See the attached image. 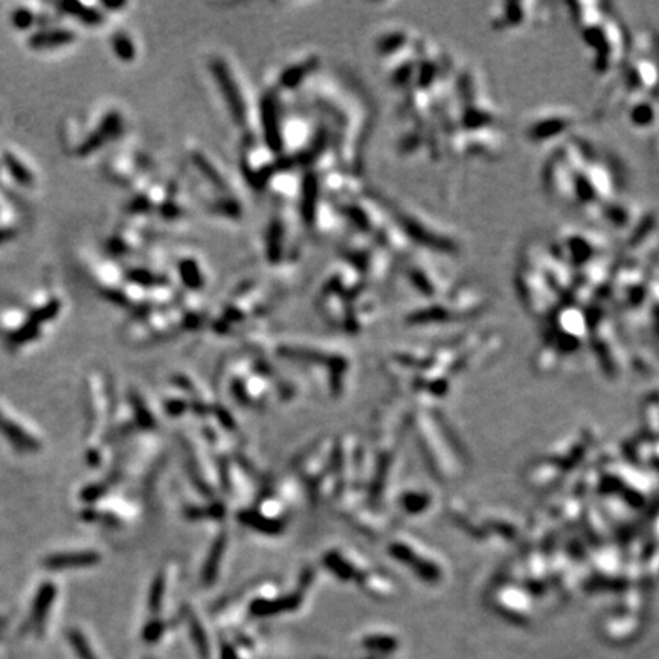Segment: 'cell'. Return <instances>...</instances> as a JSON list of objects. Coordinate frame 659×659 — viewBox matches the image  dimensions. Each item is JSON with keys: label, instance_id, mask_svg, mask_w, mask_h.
<instances>
[{"label": "cell", "instance_id": "cell-1", "mask_svg": "<svg viewBox=\"0 0 659 659\" xmlns=\"http://www.w3.org/2000/svg\"><path fill=\"white\" fill-rule=\"evenodd\" d=\"M572 22L579 26L585 46L591 50V63L602 77L612 78L631 52L632 42L614 11L604 4H566Z\"/></svg>", "mask_w": 659, "mask_h": 659}, {"label": "cell", "instance_id": "cell-2", "mask_svg": "<svg viewBox=\"0 0 659 659\" xmlns=\"http://www.w3.org/2000/svg\"><path fill=\"white\" fill-rule=\"evenodd\" d=\"M49 281L33 289L26 299L0 309V333H4L9 345L22 347L38 339L46 323L54 322L62 314L63 292Z\"/></svg>", "mask_w": 659, "mask_h": 659}, {"label": "cell", "instance_id": "cell-3", "mask_svg": "<svg viewBox=\"0 0 659 659\" xmlns=\"http://www.w3.org/2000/svg\"><path fill=\"white\" fill-rule=\"evenodd\" d=\"M119 123L118 111L109 107L95 109L92 113H69L60 123V145L70 157H89L113 139Z\"/></svg>", "mask_w": 659, "mask_h": 659}, {"label": "cell", "instance_id": "cell-4", "mask_svg": "<svg viewBox=\"0 0 659 659\" xmlns=\"http://www.w3.org/2000/svg\"><path fill=\"white\" fill-rule=\"evenodd\" d=\"M23 40L25 46L35 54H52L74 46L78 40V33L75 23L62 14L58 18L34 29L33 33L25 35Z\"/></svg>", "mask_w": 659, "mask_h": 659}, {"label": "cell", "instance_id": "cell-5", "mask_svg": "<svg viewBox=\"0 0 659 659\" xmlns=\"http://www.w3.org/2000/svg\"><path fill=\"white\" fill-rule=\"evenodd\" d=\"M60 16H62V13H60L57 4L29 2L13 6L8 14V20L14 31L25 37L38 26L50 22V20H55Z\"/></svg>", "mask_w": 659, "mask_h": 659}, {"label": "cell", "instance_id": "cell-6", "mask_svg": "<svg viewBox=\"0 0 659 659\" xmlns=\"http://www.w3.org/2000/svg\"><path fill=\"white\" fill-rule=\"evenodd\" d=\"M26 223V201L0 191V248L22 237Z\"/></svg>", "mask_w": 659, "mask_h": 659}, {"label": "cell", "instance_id": "cell-7", "mask_svg": "<svg viewBox=\"0 0 659 659\" xmlns=\"http://www.w3.org/2000/svg\"><path fill=\"white\" fill-rule=\"evenodd\" d=\"M96 562V554L94 553H65L48 557V567H72V566H87Z\"/></svg>", "mask_w": 659, "mask_h": 659}, {"label": "cell", "instance_id": "cell-8", "mask_svg": "<svg viewBox=\"0 0 659 659\" xmlns=\"http://www.w3.org/2000/svg\"><path fill=\"white\" fill-rule=\"evenodd\" d=\"M0 429H2L6 437L11 438V441H14L16 444L25 445V448H35V441L29 437L28 433H23V431H20L18 426L5 419L2 412H0Z\"/></svg>", "mask_w": 659, "mask_h": 659}]
</instances>
